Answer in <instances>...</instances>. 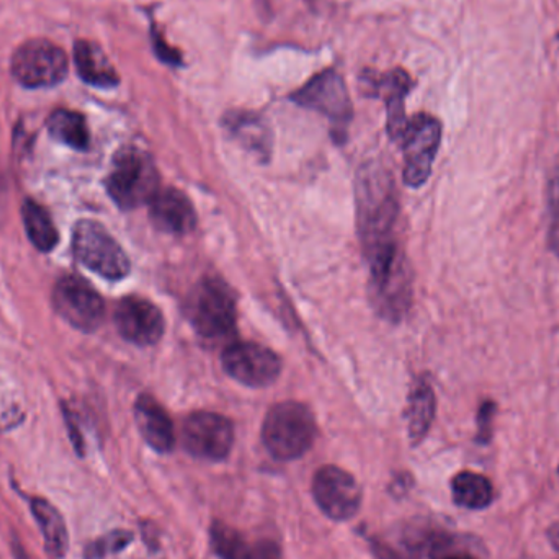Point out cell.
Segmentation results:
<instances>
[{"mask_svg":"<svg viewBox=\"0 0 559 559\" xmlns=\"http://www.w3.org/2000/svg\"><path fill=\"white\" fill-rule=\"evenodd\" d=\"M293 100L301 107L321 111L337 123H345L352 117V102L344 79L335 71L316 75L305 87L299 88Z\"/></svg>","mask_w":559,"mask_h":559,"instance_id":"5bb4252c","label":"cell"},{"mask_svg":"<svg viewBox=\"0 0 559 559\" xmlns=\"http://www.w3.org/2000/svg\"><path fill=\"white\" fill-rule=\"evenodd\" d=\"M437 401L432 386L426 381H419L413 388L407 403V432L414 445L420 442L432 427L436 417Z\"/></svg>","mask_w":559,"mask_h":559,"instance_id":"ffe728a7","label":"cell"},{"mask_svg":"<svg viewBox=\"0 0 559 559\" xmlns=\"http://www.w3.org/2000/svg\"><path fill=\"white\" fill-rule=\"evenodd\" d=\"M558 473H559V468H558Z\"/></svg>","mask_w":559,"mask_h":559,"instance_id":"d6a6232c","label":"cell"},{"mask_svg":"<svg viewBox=\"0 0 559 559\" xmlns=\"http://www.w3.org/2000/svg\"><path fill=\"white\" fill-rule=\"evenodd\" d=\"M46 127L56 141L72 147V150L85 151L91 144L87 120L79 111L58 108L49 115Z\"/></svg>","mask_w":559,"mask_h":559,"instance_id":"44dd1931","label":"cell"},{"mask_svg":"<svg viewBox=\"0 0 559 559\" xmlns=\"http://www.w3.org/2000/svg\"><path fill=\"white\" fill-rule=\"evenodd\" d=\"M316 504L332 521H347L357 514L361 491L354 476L337 466H322L312 479Z\"/></svg>","mask_w":559,"mask_h":559,"instance_id":"30bf717a","label":"cell"},{"mask_svg":"<svg viewBox=\"0 0 559 559\" xmlns=\"http://www.w3.org/2000/svg\"><path fill=\"white\" fill-rule=\"evenodd\" d=\"M374 94H380L386 102L388 131L393 140H401L406 131L407 120L404 111V98L411 88V78L403 69H394L381 78L371 81Z\"/></svg>","mask_w":559,"mask_h":559,"instance_id":"e0dca14e","label":"cell"},{"mask_svg":"<svg viewBox=\"0 0 559 559\" xmlns=\"http://www.w3.org/2000/svg\"><path fill=\"white\" fill-rule=\"evenodd\" d=\"M74 61L79 75L87 84L98 88H114L120 84L118 72L97 43L87 39L75 41Z\"/></svg>","mask_w":559,"mask_h":559,"instance_id":"ac0fdd59","label":"cell"},{"mask_svg":"<svg viewBox=\"0 0 559 559\" xmlns=\"http://www.w3.org/2000/svg\"><path fill=\"white\" fill-rule=\"evenodd\" d=\"M22 219L29 242L39 252H51L58 246L59 233L52 223L51 215L45 206L33 200H25L22 205Z\"/></svg>","mask_w":559,"mask_h":559,"instance_id":"603a6c76","label":"cell"},{"mask_svg":"<svg viewBox=\"0 0 559 559\" xmlns=\"http://www.w3.org/2000/svg\"><path fill=\"white\" fill-rule=\"evenodd\" d=\"M52 305L56 312L79 331H95L104 321V299L87 280L78 275H66L56 282Z\"/></svg>","mask_w":559,"mask_h":559,"instance_id":"ba28073f","label":"cell"},{"mask_svg":"<svg viewBox=\"0 0 559 559\" xmlns=\"http://www.w3.org/2000/svg\"><path fill=\"white\" fill-rule=\"evenodd\" d=\"M453 501L469 511H481L495 502V488L486 476L462 472L452 479Z\"/></svg>","mask_w":559,"mask_h":559,"instance_id":"7402d4cb","label":"cell"},{"mask_svg":"<svg viewBox=\"0 0 559 559\" xmlns=\"http://www.w3.org/2000/svg\"><path fill=\"white\" fill-rule=\"evenodd\" d=\"M187 311L193 328L203 337H225L235 331L238 319L235 293L223 280H202L190 293Z\"/></svg>","mask_w":559,"mask_h":559,"instance_id":"5b68a950","label":"cell"},{"mask_svg":"<svg viewBox=\"0 0 559 559\" xmlns=\"http://www.w3.org/2000/svg\"><path fill=\"white\" fill-rule=\"evenodd\" d=\"M404 183L417 189L429 180L442 140V124L430 115H416L407 121L403 138Z\"/></svg>","mask_w":559,"mask_h":559,"instance_id":"52a82bcc","label":"cell"},{"mask_svg":"<svg viewBox=\"0 0 559 559\" xmlns=\"http://www.w3.org/2000/svg\"><path fill=\"white\" fill-rule=\"evenodd\" d=\"M223 368L229 377L246 386H269L282 371L278 355L264 345L239 342L223 352Z\"/></svg>","mask_w":559,"mask_h":559,"instance_id":"8fae6325","label":"cell"},{"mask_svg":"<svg viewBox=\"0 0 559 559\" xmlns=\"http://www.w3.org/2000/svg\"><path fill=\"white\" fill-rule=\"evenodd\" d=\"M496 404L492 401H485L479 407L478 414V442L489 443L492 439V420H495Z\"/></svg>","mask_w":559,"mask_h":559,"instance_id":"83f0119b","label":"cell"},{"mask_svg":"<svg viewBox=\"0 0 559 559\" xmlns=\"http://www.w3.org/2000/svg\"><path fill=\"white\" fill-rule=\"evenodd\" d=\"M183 447L195 459L222 462L235 443V427L222 414L193 413L182 429Z\"/></svg>","mask_w":559,"mask_h":559,"instance_id":"9c48e42d","label":"cell"},{"mask_svg":"<svg viewBox=\"0 0 559 559\" xmlns=\"http://www.w3.org/2000/svg\"><path fill=\"white\" fill-rule=\"evenodd\" d=\"M154 36V48H156L157 55L160 56V59H164L166 62H176V64H179L180 58L179 55H177L174 49L167 48L166 43H164L163 38H159V36L156 35V33H153Z\"/></svg>","mask_w":559,"mask_h":559,"instance_id":"f546056e","label":"cell"},{"mask_svg":"<svg viewBox=\"0 0 559 559\" xmlns=\"http://www.w3.org/2000/svg\"><path fill=\"white\" fill-rule=\"evenodd\" d=\"M397 209L391 177L383 169H361L357 179L358 235L370 272L384 267L401 254L394 236Z\"/></svg>","mask_w":559,"mask_h":559,"instance_id":"6da1fadb","label":"cell"},{"mask_svg":"<svg viewBox=\"0 0 559 559\" xmlns=\"http://www.w3.org/2000/svg\"><path fill=\"white\" fill-rule=\"evenodd\" d=\"M548 212H550V225H548V246L551 252L559 258V174L551 177L548 186Z\"/></svg>","mask_w":559,"mask_h":559,"instance_id":"4316f807","label":"cell"},{"mask_svg":"<svg viewBox=\"0 0 559 559\" xmlns=\"http://www.w3.org/2000/svg\"><path fill=\"white\" fill-rule=\"evenodd\" d=\"M115 325L124 341L141 347L157 344L164 334L163 312L141 296H127L118 302Z\"/></svg>","mask_w":559,"mask_h":559,"instance_id":"4fadbf2b","label":"cell"},{"mask_svg":"<svg viewBox=\"0 0 559 559\" xmlns=\"http://www.w3.org/2000/svg\"><path fill=\"white\" fill-rule=\"evenodd\" d=\"M548 538H550L551 545L559 554V524L551 525L550 531H548Z\"/></svg>","mask_w":559,"mask_h":559,"instance_id":"1f68e13d","label":"cell"},{"mask_svg":"<svg viewBox=\"0 0 559 559\" xmlns=\"http://www.w3.org/2000/svg\"><path fill=\"white\" fill-rule=\"evenodd\" d=\"M314 416L305 404L280 403L272 407L262 426V442L274 459L282 462L305 455L316 440Z\"/></svg>","mask_w":559,"mask_h":559,"instance_id":"3957f363","label":"cell"},{"mask_svg":"<svg viewBox=\"0 0 559 559\" xmlns=\"http://www.w3.org/2000/svg\"><path fill=\"white\" fill-rule=\"evenodd\" d=\"M213 550L222 559H248L251 548L236 528L222 521L212 524Z\"/></svg>","mask_w":559,"mask_h":559,"instance_id":"cb8c5ba5","label":"cell"},{"mask_svg":"<svg viewBox=\"0 0 559 559\" xmlns=\"http://www.w3.org/2000/svg\"><path fill=\"white\" fill-rule=\"evenodd\" d=\"M108 195L121 210H134L151 203L159 192V173L150 154L138 147H121L111 160L105 180Z\"/></svg>","mask_w":559,"mask_h":559,"instance_id":"7a4b0ae2","label":"cell"},{"mask_svg":"<svg viewBox=\"0 0 559 559\" xmlns=\"http://www.w3.org/2000/svg\"><path fill=\"white\" fill-rule=\"evenodd\" d=\"M151 219L169 235H187L197 226V213L186 193L177 189L159 190L150 203Z\"/></svg>","mask_w":559,"mask_h":559,"instance_id":"9a60e30c","label":"cell"},{"mask_svg":"<svg viewBox=\"0 0 559 559\" xmlns=\"http://www.w3.org/2000/svg\"><path fill=\"white\" fill-rule=\"evenodd\" d=\"M133 540V535L130 532L117 531L111 534L104 535V537L97 538L92 542L85 548V558L87 559H102L107 558L108 555L117 554V551L123 550Z\"/></svg>","mask_w":559,"mask_h":559,"instance_id":"484cf974","label":"cell"},{"mask_svg":"<svg viewBox=\"0 0 559 559\" xmlns=\"http://www.w3.org/2000/svg\"><path fill=\"white\" fill-rule=\"evenodd\" d=\"M72 249L84 267L100 277L118 282L130 274L127 252L105 226L94 219H81L72 233Z\"/></svg>","mask_w":559,"mask_h":559,"instance_id":"277c9868","label":"cell"},{"mask_svg":"<svg viewBox=\"0 0 559 559\" xmlns=\"http://www.w3.org/2000/svg\"><path fill=\"white\" fill-rule=\"evenodd\" d=\"M229 130L241 141L245 146L259 153H267L269 151V133L267 128L262 121L251 115H238V117H229Z\"/></svg>","mask_w":559,"mask_h":559,"instance_id":"d4e9b609","label":"cell"},{"mask_svg":"<svg viewBox=\"0 0 559 559\" xmlns=\"http://www.w3.org/2000/svg\"><path fill=\"white\" fill-rule=\"evenodd\" d=\"M439 559H478L475 555L469 554V551L463 550V548L453 547L450 548L449 551L442 555Z\"/></svg>","mask_w":559,"mask_h":559,"instance_id":"4dcf8cb0","label":"cell"},{"mask_svg":"<svg viewBox=\"0 0 559 559\" xmlns=\"http://www.w3.org/2000/svg\"><path fill=\"white\" fill-rule=\"evenodd\" d=\"M68 69L64 49L49 39H28L10 59L13 79L26 88L55 87L64 81Z\"/></svg>","mask_w":559,"mask_h":559,"instance_id":"8992f818","label":"cell"},{"mask_svg":"<svg viewBox=\"0 0 559 559\" xmlns=\"http://www.w3.org/2000/svg\"><path fill=\"white\" fill-rule=\"evenodd\" d=\"M371 298L383 318H403L413 298V280L403 252L381 271L371 272Z\"/></svg>","mask_w":559,"mask_h":559,"instance_id":"7c38bea8","label":"cell"},{"mask_svg":"<svg viewBox=\"0 0 559 559\" xmlns=\"http://www.w3.org/2000/svg\"><path fill=\"white\" fill-rule=\"evenodd\" d=\"M134 419L141 436L157 453L173 452L176 443L174 424L167 411L151 394H141L134 404Z\"/></svg>","mask_w":559,"mask_h":559,"instance_id":"2e32d148","label":"cell"},{"mask_svg":"<svg viewBox=\"0 0 559 559\" xmlns=\"http://www.w3.org/2000/svg\"><path fill=\"white\" fill-rule=\"evenodd\" d=\"M248 559H282V551L275 542L262 540L249 551Z\"/></svg>","mask_w":559,"mask_h":559,"instance_id":"f1b7e54d","label":"cell"},{"mask_svg":"<svg viewBox=\"0 0 559 559\" xmlns=\"http://www.w3.org/2000/svg\"><path fill=\"white\" fill-rule=\"evenodd\" d=\"M32 512L38 522L49 557L64 558L69 548V535L64 519L58 509L46 499L35 498L32 501Z\"/></svg>","mask_w":559,"mask_h":559,"instance_id":"d6986e66","label":"cell"}]
</instances>
